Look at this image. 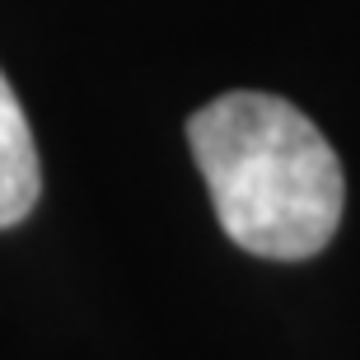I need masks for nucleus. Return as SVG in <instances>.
Listing matches in <instances>:
<instances>
[{
	"label": "nucleus",
	"instance_id": "1",
	"mask_svg": "<svg viewBox=\"0 0 360 360\" xmlns=\"http://www.w3.org/2000/svg\"><path fill=\"white\" fill-rule=\"evenodd\" d=\"M220 229L253 257L304 262L337 234L347 178L328 136L276 94H225L187 117Z\"/></svg>",
	"mask_w": 360,
	"mask_h": 360
},
{
	"label": "nucleus",
	"instance_id": "2",
	"mask_svg": "<svg viewBox=\"0 0 360 360\" xmlns=\"http://www.w3.org/2000/svg\"><path fill=\"white\" fill-rule=\"evenodd\" d=\"M38 187H42L38 146H33L28 117L14 98L10 80L0 75V229L19 225L38 206Z\"/></svg>",
	"mask_w": 360,
	"mask_h": 360
}]
</instances>
